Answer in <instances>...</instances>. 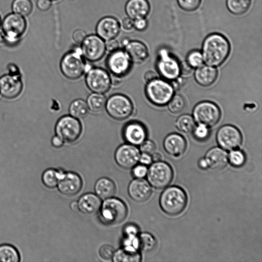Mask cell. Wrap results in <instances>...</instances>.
I'll return each mask as SVG.
<instances>
[{"mask_svg":"<svg viewBox=\"0 0 262 262\" xmlns=\"http://www.w3.org/2000/svg\"><path fill=\"white\" fill-rule=\"evenodd\" d=\"M230 50L227 38L219 33H212L204 39L202 49L204 62L208 66L221 64L228 57Z\"/></svg>","mask_w":262,"mask_h":262,"instance_id":"1","label":"cell"},{"mask_svg":"<svg viewBox=\"0 0 262 262\" xmlns=\"http://www.w3.org/2000/svg\"><path fill=\"white\" fill-rule=\"evenodd\" d=\"M159 203L165 213L171 216L177 215L185 209L187 203V195L181 188L170 186L161 193Z\"/></svg>","mask_w":262,"mask_h":262,"instance_id":"2","label":"cell"},{"mask_svg":"<svg viewBox=\"0 0 262 262\" xmlns=\"http://www.w3.org/2000/svg\"><path fill=\"white\" fill-rule=\"evenodd\" d=\"M99 210L102 221L107 225L121 223L127 214L126 204L122 200L113 196L104 200Z\"/></svg>","mask_w":262,"mask_h":262,"instance_id":"3","label":"cell"},{"mask_svg":"<svg viewBox=\"0 0 262 262\" xmlns=\"http://www.w3.org/2000/svg\"><path fill=\"white\" fill-rule=\"evenodd\" d=\"M174 90L168 82L157 79L148 82L145 93L148 100L153 104L162 106L167 104L173 96Z\"/></svg>","mask_w":262,"mask_h":262,"instance_id":"4","label":"cell"},{"mask_svg":"<svg viewBox=\"0 0 262 262\" xmlns=\"http://www.w3.org/2000/svg\"><path fill=\"white\" fill-rule=\"evenodd\" d=\"M85 69L86 64L79 49L67 53L60 62V70L62 74L70 79L79 78Z\"/></svg>","mask_w":262,"mask_h":262,"instance_id":"5","label":"cell"},{"mask_svg":"<svg viewBox=\"0 0 262 262\" xmlns=\"http://www.w3.org/2000/svg\"><path fill=\"white\" fill-rule=\"evenodd\" d=\"M146 175L150 185L157 189H162L171 183L173 171L168 163L159 161L150 165Z\"/></svg>","mask_w":262,"mask_h":262,"instance_id":"6","label":"cell"},{"mask_svg":"<svg viewBox=\"0 0 262 262\" xmlns=\"http://www.w3.org/2000/svg\"><path fill=\"white\" fill-rule=\"evenodd\" d=\"M192 117L198 124H203L209 127L215 125L221 117L219 107L210 101H202L194 107Z\"/></svg>","mask_w":262,"mask_h":262,"instance_id":"7","label":"cell"},{"mask_svg":"<svg viewBox=\"0 0 262 262\" xmlns=\"http://www.w3.org/2000/svg\"><path fill=\"white\" fill-rule=\"evenodd\" d=\"M106 110L113 118L122 120L129 117L133 111V105L130 100L122 94L111 96L106 102Z\"/></svg>","mask_w":262,"mask_h":262,"instance_id":"8","label":"cell"},{"mask_svg":"<svg viewBox=\"0 0 262 262\" xmlns=\"http://www.w3.org/2000/svg\"><path fill=\"white\" fill-rule=\"evenodd\" d=\"M26 26V21L22 15L15 13L7 15L2 24L5 42L9 44L16 43L25 32Z\"/></svg>","mask_w":262,"mask_h":262,"instance_id":"9","label":"cell"},{"mask_svg":"<svg viewBox=\"0 0 262 262\" xmlns=\"http://www.w3.org/2000/svg\"><path fill=\"white\" fill-rule=\"evenodd\" d=\"M82 132V126L78 119L71 115L60 118L55 126L56 135L64 142H73L77 140Z\"/></svg>","mask_w":262,"mask_h":262,"instance_id":"10","label":"cell"},{"mask_svg":"<svg viewBox=\"0 0 262 262\" xmlns=\"http://www.w3.org/2000/svg\"><path fill=\"white\" fill-rule=\"evenodd\" d=\"M81 52L83 57L90 61H96L104 56L105 43L97 35L86 36L81 43Z\"/></svg>","mask_w":262,"mask_h":262,"instance_id":"11","label":"cell"},{"mask_svg":"<svg viewBox=\"0 0 262 262\" xmlns=\"http://www.w3.org/2000/svg\"><path fill=\"white\" fill-rule=\"evenodd\" d=\"M85 82L89 89L93 93L103 94L108 91L112 81L109 74L105 70L94 68L88 71Z\"/></svg>","mask_w":262,"mask_h":262,"instance_id":"12","label":"cell"},{"mask_svg":"<svg viewBox=\"0 0 262 262\" xmlns=\"http://www.w3.org/2000/svg\"><path fill=\"white\" fill-rule=\"evenodd\" d=\"M216 141L219 145L225 150L237 149L242 142L240 131L232 125L221 126L216 133Z\"/></svg>","mask_w":262,"mask_h":262,"instance_id":"13","label":"cell"},{"mask_svg":"<svg viewBox=\"0 0 262 262\" xmlns=\"http://www.w3.org/2000/svg\"><path fill=\"white\" fill-rule=\"evenodd\" d=\"M157 66L160 74L167 80H176L180 74V64L165 49L160 50Z\"/></svg>","mask_w":262,"mask_h":262,"instance_id":"14","label":"cell"},{"mask_svg":"<svg viewBox=\"0 0 262 262\" xmlns=\"http://www.w3.org/2000/svg\"><path fill=\"white\" fill-rule=\"evenodd\" d=\"M140 151L135 145L126 143L119 146L115 153L117 164L125 169L133 168L139 161Z\"/></svg>","mask_w":262,"mask_h":262,"instance_id":"15","label":"cell"},{"mask_svg":"<svg viewBox=\"0 0 262 262\" xmlns=\"http://www.w3.org/2000/svg\"><path fill=\"white\" fill-rule=\"evenodd\" d=\"M132 62L125 50L118 49L111 52L107 59L106 64L111 73L120 76L128 72Z\"/></svg>","mask_w":262,"mask_h":262,"instance_id":"16","label":"cell"},{"mask_svg":"<svg viewBox=\"0 0 262 262\" xmlns=\"http://www.w3.org/2000/svg\"><path fill=\"white\" fill-rule=\"evenodd\" d=\"M82 181L81 177L74 172H64L57 186L59 192L66 195L72 196L81 190Z\"/></svg>","mask_w":262,"mask_h":262,"instance_id":"17","label":"cell"},{"mask_svg":"<svg viewBox=\"0 0 262 262\" xmlns=\"http://www.w3.org/2000/svg\"><path fill=\"white\" fill-rule=\"evenodd\" d=\"M120 25L119 21L112 16H105L98 22L96 31L98 36L107 41L115 38L119 33Z\"/></svg>","mask_w":262,"mask_h":262,"instance_id":"18","label":"cell"},{"mask_svg":"<svg viewBox=\"0 0 262 262\" xmlns=\"http://www.w3.org/2000/svg\"><path fill=\"white\" fill-rule=\"evenodd\" d=\"M127 191L130 198L137 202L146 201L151 194L150 185L143 178L132 180L128 185Z\"/></svg>","mask_w":262,"mask_h":262,"instance_id":"19","label":"cell"},{"mask_svg":"<svg viewBox=\"0 0 262 262\" xmlns=\"http://www.w3.org/2000/svg\"><path fill=\"white\" fill-rule=\"evenodd\" d=\"M146 136L145 127L139 122H129L123 128V138L129 144L139 145L146 139Z\"/></svg>","mask_w":262,"mask_h":262,"instance_id":"20","label":"cell"},{"mask_svg":"<svg viewBox=\"0 0 262 262\" xmlns=\"http://www.w3.org/2000/svg\"><path fill=\"white\" fill-rule=\"evenodd\" d=\"M163 146L167 153L176 157L184 153L187 144L182 136L177 133H172L165 138Z\"/></svg>","mask_w":262,"mask_h":262,"instance_id":"21","label":"cell"},{"mask_svg":"<svg viewBox=\"0 0 262 262\" xmlns=\"http://www.w3.org/2000/svg\"><path fill=\"white\" fill-rule=\"evenodd\" d=\"M21 88V82L17 76L6 75L0 79V92L6 98H13L17 96Z\"/></svg>","mask_w":262,"mask_h":262,"instance_id":"22","label":"cell"},{"mask_svg":"<svg viewBox=\"0 0 262 262\" xmlns=\"http://www.w3.org/2000/svg\"><path fill=\"white\" fill-rule=\"evenodd\" d=\"M150 10L147 0H128L125 6L127 16L133 19L146 17Z\"/></svg>","mask_w":262,"mask_h":262,"instance_id":"23","label":"cell"},{"mask_svg":"<svg viewBox=\"0 0 262 262\" xmlns=\"http://www.w3.org/2000/svg\"><path fill=\"white\" fill-rule=\"evenodd\" d=\"M77 202L78 210L87 214L98 211L102 203L101 199L96 194L93 193L83 194Z\"/></svg>","mask_w":262,"mask_h":262,"instance_id":"24","label":"cell"},{"mask_svg":"<svg viewBox=\"0 0 262 262\" xmlns=\"http://www.w3.org/2000/svg\"><path fill=\"white\" fill-rule=\"evenodd\" d=\"M125 51L128 54L132 62L141 63L148 57V50L143 42L138 40H129L124 46Z\"/></svg>","mask_w":262,"mask_h":262,"instance_id":"25","label":"cell"},{"mask_svg":"<svg viewBox=\"0 0 262 262\" xmlns=\"http://www.w3.org/2000/svg\"><path fill=\"white\" fill-rule=\"evenodd\" d=\"M205 159L209 167L214 169H221L227 164L228 155L225 149L215 147L207 152Z\"/></svg>","mask_w":262,"mask_h":262,"instance_id":"26","label":"cell"},{"mask_svg":"<svg viewBox=\"0 0 262 262\" xmlns=\"http://www.w3.org/2000/svg\"><path fill=\"white\" fill-rule=\"evenodd\" d=\"M196 69L194 74V78L196 82L201 86H210L217 78V71L214 67L202 65Z\"/></svg>","mask_w":262,"mask_h":262,"instance_id":"27","label":"cell"},{"mask_svg":"<svg viewBox=\"0 0 262 262\" xmlns=\"http://www.w3.org/2000/svg\"><path fill=\"white\" fill-rule=\"evenodd\" d=\"M116 189L115 183L105 177L99 179L94 186L96 194L103 200L113 197L115 193Z\"/></svg>","mask_w":262,"mask_h":262,"instance_id":"28","label":"cell"},{"mask_svg":"<svg viewBox=\"0 0 262 262\" xmlns=\"http://www.w3.org/2000/svg\"><path fill=\"white\" fill-rule=\"evenodd\" d=\"M112 259L115 262H139L141 261V257L138 251L122 248L115 252Z\"/></svg>","mask_w":262,"mask_h":262,"instance_id":"29","label":"cell"},{"mask_svg":"<svg viewBox=\"0 0 262 262\" xmlns=\"http://www.w3.org/2000/svg\"><path fill=\"white\" fill-rule=\"evenodd\" d=\"M64 172L61 170L49 168L46 170L41 176V180L45 186L49 188L57 187Z\"/></svg>","mask_w":262,"mask_h":262,"instance_id":"30","label":"cell"},{"mask_svg":"<svg viewBox=\"0 0 262 262\" xmlns=\"http://www.w3.org/2000/svg\"><path fill=\"white\" fill-rule=\"evenodd\" d=\"M252 0H226V5L228 11L233 14L238 15L245 13L250 8Z\"/></svg>","mask_w":262,"mask_h":262,"instance_id":"31","label":"cell"},{"mask_svg":"<svg viewBox=\"0 0 262 262\" xmlns=\"http://www.w3.org/2000/svg\"><path fill=\"white\" fill-rule=\"evenodd\" d=\"M20 260L19 253L12 245H0V262H18Z\"/></svg>","mask_w":262,"mask_h":262,"instance_id":"32","label":"cell"},{"mask_svg":"<svg viewBox=\"0 0 262 262\" xmlns=\"http://www.w3.org/2000/svg\"><path fill=\"white\" fill-rule=\"evenodd\" d=\"M106 100L103 94L93 93L88 96L86 103L89 109L93 112H98L104 108Z\"/></svg>","mask_w":262,"mask_h":262,"instance_id":"33","label":"cell"},{"mask_svg":"<svg viewBox=\"0 0 262 262\" xmlns=\"http://www.w3.org/2000/svg\"><path fill=\"white\" fill-rule=\"evenodd\" d=\"M88 111L89 107L86 102L80 99L74 100L69 106L70 115L77 119L85 117Z\"/></svg>","mask_w":262,"mask_h":262,"instance_id":"34","label":"cell"},{"mask_svg":"<svg viewBox=\"0 0 262 262\" xmlns=\"http://www.w3.org/2000/svg\"><path fill=\"white\" fill-rule=\"evenodd\" d=\"M176 126L180 132L188 133L193 131L195 127V121L191 116L184 114L177 119Z\"/></svg>","mask_w":262,"mask_h":262,"instance_id":"35","label":"cell"},{"mask_svg":"<svg viewBox=\"0 0 262 262\" xmlns=\"http://www.w3.org/2000/svg\"><path fill=\"white\" fill-rule=\"evenodd\" d=\"M139 249L144 252L152 251L156 247V240L150 233L144 232L138 236Z\"/></svg>","mask_w":262,"mask_h":262,"instance_id":"36","label":"cell"},{"mask_svg":"<svg viewBox=\"0 0 262 262\" xmlns=\"http://www.w3.org/2000/svg\"><path fill=\"white\" fill-rule=\"evenodd\" d=\"M14 13L22 16L29 15L32 10V4L30 0H14L12 4Z\"/></svg>","mask_w":262,"mask_h":262,"instance_id":"37","label":"cell"},{"mask_svg":"<svg viewBox=\"0 0 262 262\" xmlns=\"http://www.w3.org/2000/svg\"><path fill=\"white\" fill-rule=\"evenodd\" d=\"M168 103V108L173 114H178L182 112L185 107L186 101L180 95L172 96Z\"/></svg>","mask_w":262,"mask_h":262,"instance_id":"38","label":"cell"},{"mask_svg":"<svg viewBox=\"0 0 262 262\" xmlns=\"http://www.w3.org/2000/svg\"><path fill=\"white\" fill-rule=\"evenodd\" d=\"M186 62L192 68H197L202 66L204 59L202 52L198 50L191 51L187 56Z\"/></svg>","mask_w":262,"mask_h":262,"instance_id":"39","label":"cell"},{"mask_svg":"<svg viewBox=\"0 0 262 262\" xmlns=\"http://www.w3.org/2000/svg\"><path fill=\"white\" fill-rule=\"evenodd\" d=\"M228 160L235 167L242 166L245 161L244 154L236 149L231 150L228 156Z\"/></svg>","mask_w":262,"mask_h":262,"instance_id":"40","label":"cell"},{"mask_svg":"<svg viewBox=\"0 0 262 262\" xmlns=\"http://www.w3.org/2000/svg\"><path fill=\"white\" fill-rule=\"evenodd\" d=\"M123 248L130 251H138L139 239L137 235H125L123 242Z\"/></svg>","mask_w":262,"mask_h":262,"instance_id":"41","label":"cell"},{"mask_svg":"<svg viewBox=\"0 0 262 262\" xmlns=\"http://www.w3.org/2000/svg\"><path fill=\"white\" fill-rule=\"evenodd\" d=\"M201 1L202 0H177L180 8L187 12L196 10L200 6Z\"/></svg>","mask_w":262,"mask_h":262,"instance_id":"42","label":"cell"},{"mask_svg":"<svg viewBox=\"0 0 262 262\" xmlns=\"http://www.w3.org/2000/svg\"><path fill=\"white\" fill-rule=\"evenodd\" d=\"M209 127L203 124H198L195 126L193 132L194 137L199 140H204L209 136Z\"/></svg>","mask_w":262,"mask_h":262,"instance_id":"43","label":"cell"},{"mask_svg":"<svg viewBox=\"0 0 262 262\" xmlns=\"http://www.w3.org/2000/svg\"><path fill=\"white\" fill-rule=\"evenodd\" d=\"M115 252L113 247L109 245H105L100 248L99 254L101 258L104 260H110L113 258Z\"/></svg>","mask_w":262,"mask_h":262,"instance_id":"44","label":"cell"},{"mask_svg":"<svg viewBox=\"0 0 262 262\" xmlns=\"http://www.w3.org/2000/svg\"><path fill=\"white\" fill-rule=\"evenodd\" d=\"M139 145V150L140 151L149 155L154 153L156 149L155 144L150 140H145Z\"/></svg>","mask_w":262,"mask_h":262,"instance_id":"45","label":"cell"},{"mask_svg":"<svg viewBox=\"0 0 262 262\" xmlns=\"http://www.w3.org/2000/svg\"><path fill=\"white\" fill-rule=\"evenodd\" d=\"M147 168L146 165L143 164H139L135 165L133 167L132 174L137 179H142L145 177L147 173Z\"/></svg>","mask_w":262,"mask_h":262,"instance_id":"46","label":"cell"},{"mask_svg":"<svg viewBox=\"0 0 262 262\" xmlns=\"http://www.w3.org/2000/svg\"><path fill=\"white\" fill-rule=\"evenodd\" d=\"M148 26V21L146 17L137 18L134 20V28L139 31L145 30Z\"/></svg>","mask_w":262,"mask_h":262,"instance_id":"47","label":"cell"},{"mask_svg":"<svg viewBox=\"0 0 262 262\" xmlns=\"http://www.w3.org/2000/svg\"><path fill=\"white\" fill-rule=\"evenodd\" d=\"M86 36V33L84 30L79 29L74 32L73 38L76 43H81Z\"/></svg>","mask_w":262,"mask_h":262,"instance_id":"48","label":"cell"},{"mask_svg":"<svg viewBox=\"0 0 262 262\" xmlns=\"http://www.w3.org/2000/svg\"><path fill=\"white\" fill-rule=\"evenodd\" d=\"M123 229L125 235H137L139 232L138 227L133 224L126 225Z\"/></svg>","mask_w":262,"mask_h":262,"instance_id":"49","label":"cell"},{"mask_svg":"<svg viewBox=\"0 0 262 262\" xmlns=\"http://www.w3.org/2000/svg\"><path fill=\"white\" fill-rule=\"evenodd\" d=\"M119 43L115 38L107 40L105 43L106 50L110 52L119 49Z\"/></svg>","mask_w":262,"mask_h":262,"instance_id":"50","label":"cell"},{"mask_svg":"<svg viewBox=\"0 0 262 262\" xmlns=\"http://www.w3.org/2000/svg\"><path fill=\"white\" fill-rule=\"evenodd\" d=\"M52 3L50 0H37V6L41 11H46L51 7Z\"/></svg>","mask_w":262,"mask_h":262,"instance_id":"51","label":"cell"},{"mask_svg":"<svg viewBox=\"0 0 262 262\" xmlns=\"http://www.w3.org/2000/svg\"><path fill=\"white\" fill-rule=\"evenodd\" d=\"M152 161L150 155L143 152L140 154L138 162L141 164L148 165L151 164Z\"/></svg>","mask_w":262,"mask_h":262,"instance_id":"52","label":"cell"},{"mask_svg":"<svg viewBox=\"0 0 262 262\" xmlns=\"http://www.w3.org/2000/svg\"><path fill=\"white\" fill-rule=\"evenodd\" d=\"M123 29L129 31L134 28V19L129 17L124 18L121 23Z\"/></svg>","mask_w":262,"mask_h":262,"instance_id":"53","label":"cell"},{"mask_svg":"<svg viewBox=\"0 0 262 262\" xmlns=\"http://www.w3.org/2000/svg\"><path fill=\"white\" fill-rule=\"evenodd\" d=\"M180 73L184 75L189 74L193 68H192L188 63L186 61H184L180 64Z\"/></svg>","mask_w":262,"mask_h":262,"instance_id":"54","label":"cell"},{"mask_svg":"<svg viewBox=\"0 0 262 262\" xmlns=\"http://www.w3.org/2000/svg\"><path fill=\"white\" fill-rule=\"evenodd\" d=\"M64 141L57 135L54 136L52 139V144L56 148H59L62 146Z\"/></svg>","mask_w":262,"mask_h":262,"instance_id":"55","label":"cell"},{"mask_svg":"<svg viewBox=\"0 0 262 262\" xmlns=\"http://www.w3.org/2000/svg\"><path fill=\"white\" fill-rule=\"evenodd\" d=\"M145 80L148 82L156 78V74L152 71L146 72L144 76Z\"/></svg>","mask_w":262,"mask_h":262,"instance_id":"56","label":"cell"},{"mask_svg":"<svg viewBox=\"0 0 262 262\" xmlns=\"http://www.w3.org/2000/svg\"><path fill=\"white\" fill-rule=\"evenodd\" d=\"M199 165L203 169H206L209 167L208 162L205 158H202L199 160Z\"/></svg>","mask_w":262,"mask_h":262,"instance_id":"57","label":"cell"},{"mask_svg":"<svg viewBox=\"0 0 262 262\" xmlns=\"http://www.w3.org/2000/svg\"><path fill=\"white\" fill-rule=\"evenodd\" d=\"M151 159L154 162H157L160 161L161 159V155L158 152H154L152 154Z\"/></svg>","mask_w":262,"mask_h":262,"instance_id":"58","label":"cell"},{"mask_svg":"<svg viewBox=\"0 0 262 262\" xmlns=\"http://www.w3.org/2000/svg\"><path fill=\"white\" fill-rule=\"evenodd\" d=\"M70 207H71V208L73 210V211H77L78 210V205H77V201H73L71 204H70Z\"/></svg>","mask_w":262,"mask_h":262,"instance_id":"59","label":"cell"},{"mask_svg":"<svg viewBox=\"0 0 262 262\" xmlns=\"http://www.w3.org/2000/svg\"><path fill=\"white\" fill-rule=\"evenodd\" d=\"M5 42V34L3 30H0V42Z\"/></svg>","mask_w":262,"mask_h":262,"instance_id":"60","label":"cell"},{"mask_svg":"<svg viewBox=\"0 0 262 262\" xmlns=\"http://www.w3.org/2000/svg\"><path fill=\"white\" fill-rule=\"evenodd\" d=\"M0 25H1V17H0Z\"/></svg>","mask_w":262,"mask_h":262,"instance_id":"61","label":"cell"},{"mask_svg":"<svg viewBox=\"0 0 262 262\" xmlns=\"http://www.w3.org/2000/svg\"><path fill=\"white\" fill-rule=\"evenodd\" d=\"M50 1H55V0H50Z\"/></svg>","mask_w":262,"mask_h":262,"instance_id":"62","label":"cell"}]
</instances>
